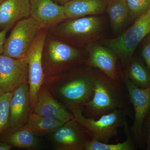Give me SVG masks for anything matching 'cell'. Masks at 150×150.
<instances>
[{
	"label": "cell",
	"mask_w": 150,
	"mask_h": 150,
	"mask_svg": "<svg viewBox=\"0 0 150 150\" xmlns=\"http://www.w3.org/2000/svg\"><path fill=\"white\" fill-rule=\"evenodd\" d=\"M8 29H5L0 31V55L3 54L4 52V46L6 40V35Z\"/></svg>",
	"instance_id": "26"
},
{
	"label": "cell",
	"mask_w": 150,
	"mask_h": 150,
	"mask_svg": "<svg viewBox=\"0 0 150 150\" xmlns=\"http://www.w3.org/2000/svg\"><path fill=\"white\" fill-rule=\"evenodd\" d=\"M31 112L29 84L27 82L18 86L13 92L7 129L11 131L23 128Z\"/></svg>",
	"instance_id": "11"
},
{
	"label": "cell",
	"mask_w": 150,
	"mask_h": 150,
	"mask_svg": "<svg viewBox=\"0 0 150 150\" xmlns=\"http://www.w3.org/2000/svg\"><path fill=\"white\" fill-rule=\"evenodd\" d=\"M46 37L45 32H39L25 56L28 66V82L32 110L40 87L44 82L42 58Z\"/></svg>",
	"instance_id": "7"
},
{
	"label": "cell",
	"mask_w": 150,
	"mask_h": 150,
	"mask_svg": "<svg viewBox=\"0 0 150 150\" xmlns=\"http://www.w3.org/2000/svg\"><path fill=\"white\" fill-rule=\"evenodd\" d=\"M130 18H138L150 8L149 0H125Z\"/></svg>",
	"instance_id": "24"
},
{
	"label": "cell",
	"mask_w": 150,
	"mask_h": 150,
	"mask_svg": "<svg viewBox=\"0 0 150 150\" xmlns=\"http://www.w3.org/2000/svg\"><path fill=\"white\" fill-rule=\"evenodd\" d=\"M95 72L90 68L62 73L44 79L43 84L69 111L83 108L92 98Z\"/></svg>",
	"instance_id": "1"
},
{
	"label": "cell",
	"mask_w": 150,
	"mask_h": 150,
	"mask_svg": "<svg viewBox=\"0 0 150 150\" xmlns=\"http://www.w3.org/2000/svg\"><path fill=\"white\" fill-rule=\"evenodd\" d=\"M119 76L128 91L134 107V119L131 132L136 139L141 140L144 121L150 110V87L140 88L134 85L123 73L121 72Z\"/></svg>",
	"instance_id": "8"
},
{
	"label": "cell",
	"mask_w": 150,
	"mask_h": 150,
	"mask_svg": "<svg viewBox=\"0 0 150 150\" xmlns=\"http://www.w3.org/2000/svg\"><path fill=\"white\" fill-rule=\"evenodd\" d=\"M110 0H71L64 5L67 18L98 14L106 10Z\"/></svg>",
	"instance_id": "17"
},
{
	"label": "cell",
	"mask_w": 150,
	"mask_h": 150,
	"mask_svg": "<svg viewBox=\"0 0 150 150\" xmlns=\"http://www.w3.org/2000/svg\"><path fill=\"white\" fill-rule=\"evenodd\" d=\"M30 16V0H5L0 4V30H9L16 23Z\"/></svg>",
	"instance_id": "16"
},
{
	"label": "cell",
	"mask_w": 150,
	"mask_h": 150,
	"mask_svg": "<svg viewBox=\"0 0 150 150\" xmlns=\"http://www.w3.org/2000/svg\"><path fill=\"white\" fill-rule=\"evenodd\" d=\"M124 131L126 133V139L123 143L116 144H108L96 140H89L86 144L85 150H133L135 145L131 138L128 123L126 120L124 123Z\"/></svg>",
	"instance_id": "22"
},
{
	"label": "cell",
	"mask_w": 150,
	"mask_h": 150,
	"mask_svg": "<svg viewBox=\"0 0 150 150\" xmlns=\"http://www.w3.org/2000/svg\"><path fill=\"white\" fill-rule=\"evenodd\" d=\"M30 16L43 28L54 26L67 18L64 6L53 0H30Z\"/></svg>",
	"instance_id": "15"
},
{
	"label": "cell",
	"mask_w": 150,
	"mask_h": 150,
	"mask_svg": "<svg viewBox=\"0 0 150 150\" xmlns=\"http://www.w3.org/2000/svg\"><path fill=\"white\" fill-rule=\"evenodd\" d=\"M86 134L80 125L73 118L65 122L49 136L55 150H85L89 140Z\"/></svg>",
	"instance_id": "10"
},
{
	"label": "cell",
	"mask_w": 150,
	"mask_h": 150,
	"mask_svg": "<svg viewBox=\"0 0 150 150\" xmlns=\"http://www.w3.org/2000/svg\"><path fill=\"white\" fill-rule=\"evenodd\" d=\"M4 1H5V0H0V4L2 2H3Z\"/></svg>",
	"instance_id": "31"
},
{
	"label": "cell",
	"mask_w": 150,
	"mask_h": 150,
	"mask_svg": "<svg viewBox=\"0 0 150 150\" xmlns=\"http://www.w3.org/2000/svg\"><path fill=\"white\" fill-rule=\"evenodd\" d=\"M13 94V92L0 94V135L8 129Z\"/></svg>",
	"instance_id": "23"
},
{
	"label": "cell",
	"mask_w": 150,
	"mask_h": 150,
	"mask_svg": "<svg viewBox=\"0 0 150 150\" xmlns=\"http://www.w3.org/2000/svg\"><path fill=\"white\" fill-rule=\"evenodd\" d=\"M32 112L55 118L64 123L74 118L71 112L53 96L43 84L38 92Z\"/></svg>",
	"instance_id": "14"
},
{
	"label": "cell",
	"mask_w": 150,
	"mask_h": 150,
	"mask_svg": "<svg viewBox=\"0 0 150 150\" xmlns=\"http://www.w3.org/2000/svg\"><path fill=\"white\" fill-rule=\"evenodd\" d=\"M43 28L41 23L31 16L19 21L6 39L2 54L13 59L23 58Z\"/></svg>",
	"instance_id": "5"
},
{
	"label": "cell",
	"mask_w": 150,
	"mask_h": 150,
	"mask_svg": "<svg viewBox=\"0 0 150 150\" xmlns=\"http://www.w3.org/2000/svg\"><path fill=\"white\" fill-rule=\"evenodd\" d=\"M88 65L98 69L111 80L119 84V72L117 70V57L114 52L98 44L90 46L87 49ZM120 85V84H119Z\"/></svg>",
	"instance_id": "13"
},
{
	"label": "cell",
	"mask_w": 150,
	"mask_h": 150,
	"mask_svg": "<svg viewBox=\"0 0 150 150\" xmlns=\"http://www.w3.org/2000/svg\"><path fill=\"white\" fill-rule=\"evenodd\" d=\"M146 136L148 146V145L150 144V116L149 120V122H148Z\"/></svg>",
	"instance_id": "28"
},
{
	"label": "cell",
	"mask_w": 150,
	"mask_h": 150,
	"mask_svg": "<svg viewBox=\"0 0 150 150\" xmlns=\"http://www.w3.org/2000/svg\"><path fill=\"white\" fill-rule=\"evenodd\" d=\"M142 56L146 67L150 71V33L148 35L142 49Z\"/></svg>",
	"instance_id": "25"
},
{
	"label": "cell",
	"mask_w": 150,
	"mask_h": 150,
	"mask_svg": "<svg viewBox=\"0 0 150 150\" xmlns=\"http://www.w3.org/2000/svg\"><path fill=\"white\" fill-rule=\"evenodd\" d=\"M150 33V8L137 18L134 24L121 35L103 41L104 46L114 52L126 66L132 60L141 41Z\"/></svg>",
	"instance_id": "3"
},
{
	"label": "cell",
	"mask_w": 150,
	"mask_h": 150,
	"mask_svg": "<svg viewBox=\"0 0 150 150\" xmlns=\"http://www.w3.org/2000/svg\"><path fill=\"white\" fill-rule=\"evenodd\" d=\"M64 123L58 119L31 112L27 122L22 128L40 137L52 134Z\"/></svg>",
	"instance_id": "18"
},
{
	"label": "cell",
	"mask_w": 150,
	"mask_h": 150,
	"mask_svg": "<svg viewBox=\"0 0 150 150\" xmlns=\"http://www.w3.org/2000/svg\"><path fill=\"white\" fill-rule=\"evenodd\" d=\"M83 60L77 49L58 40H51L47 55L42 58L44 79L61 74Z\"/></svg>",
	"instance_id": "6"
},
{
	"label": "cell",
	"mask_w": 150,
	"mask_h": 150,
	"mask_svg": "<svg viewBox=\"0 0 150 150\" xmlns=\"http://www.w3.org/2000/svg\"><path fill=\"white\" fill-rule=\"evenodd\" d=\"M102 23L95 16L72 18L64 23L57 30L60 35L73 39L93 40L102 29Z\"/></svg>",
	"instance_id": "12"
},
{
	"label": "cell",
	"mask_w": 150,
	"mask_h": 150,
	"mask_svg": "<svg viewBox=\"0 0 150 150\" xmlns=\"http://www.w3.org/2000/svg\"><path fill=\"white\" fill-rule=\"evenodd\" d=\"M147 150H150V144L148 145Z\"/></svg>",
	"instance_id": "30"
},
{
	"label": "cell",
	"mask_w": 150,
	"mask_h": 150,
	"mask_svg": "<svg viewBox=\"0 0 150 150\" xmlns=\"http://www.w3.org/2000/svg\"><path fill=\"white\" fill-rule=\"evenodd\" d=\"M12 146L6 142H0V150H9Z\"/></svg>",
	"instance_id": "27"
},
{
	"label": "cell",
	"mask_w": 150,
	"mask_h": 150,
	"mask_svg": "<svg viewBox=\"0 0 150 150\" xmlns=\"http://www.w3.org/2000/svg\"><path fill=\"white\" fill-rule=\"evenodd\" d=\"M114 33L121 30L130 16L125 0H110L106 9Z\"/></svg>",
	"instance_id": "19"
},
{
	"label": "cell",
	"mask_w": 150,
	"mask_h": 150,
	"mask_svg": "<svg viewBox=\"0 0 150 150\" xmlns=\"http://www.w3.org/2000/svg\"><path fill=\"white\" fill-rule=\"evenodd\" d=\"M28 82V66L25 56L14 59L0 55V94L13 92L21 84Z\"/></svg>",
	"instance_id": "9"
},
{
	"label": "cell",
	"mask_w": 150,
	"mask_h": 150,
	"mask_svg": "<svg viewBox=\"0 0 150 150\" xmlns=\"http://www.w3.org/2000/svg\"><path fill=\"white\" fill-rule=\"evenodd\" d=\"M119 85L102 72H95L93 96L83 106V115L96 119L116 109L125 110Z\"/></svg>",
	"instance_id": "2"
},
{
	"label": "cell",
	"mask_w": 150,
	"mask_h": 150,
	"mask_svg": "<svg viewBox=\"0 0 150 150\" xmlns=\"http://www.w3.org/2000/svg\"><path fill=\"white\" fill-rule=\"evenodd\" d=\"M5 142L12 147L28 150L38 149L41 146L39 137L23 128L10 131Z\"/></svg>",
	"instance_id": "20"
},
{
	"label": "cell",
	"mask_w": 150,
	"mask_h": 150,
	"mask_svg": "<svg viewBox=\"0 0 150 150\" xmlns=\"http://www.w3.org/2000/svg\"><path fill=\"white\" fill-rule=\"evenodd\" d=\"M124 74L136 86L143 88L150 87V71L141 60L132 59Z\"/></svg>",
	"instance_id": "21"
},
{
	"label": "cell",
	"mask_w": 150,
	"mask_h": 150,
	"mask_svg": "<svg viewBox=\"0 0 150 150\" xmlns=\"http://www.w3.org/2000/svg\"><path fill=\"white\" fill-rule=\"evenodd\" d=\"M74 118L81 126L91 139L108 143L117 136L118 128L123 126L126 121L125 110L118 109L96 119L88 118L83 115V108H75L71 111Z\"/></svg>",
	"instance_id": "4"
},
{
	"label": "cell",
	"mask_w": 150,
	"mask_h": 150,
	"mask_svg": "<svg viewBox=\"0 0 150 150\" xmlns=\"http://www.w3.org/2000/svg\"><path fill=\"white\" fill-rule=\"evenodd\" d=\"M55 3H57V4H64L68 2L69 1L71 0H53Z\"/></svg>",
	"instance_id": "29"
},
{
	"label": "cell",
	"mask_w": 150,
	"mask_h": 150,
	"mask_svg": "<svg viewBox=\"0 0 150 150\" xmlns=\"http://www.w3.org/2000/svg\"><path fill=\"white\" fill-rule=\"evenodd\" d=\"M149 1H150V0H149Z\"/></svg>",
	"instance_id": "32"
}]
</instances>
